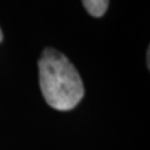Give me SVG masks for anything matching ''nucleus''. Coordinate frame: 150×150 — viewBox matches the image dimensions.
<instances>
[{
    "label": "nucleus",
    "instance_id": "obj_1",
    "mask_svg": "<svg viewBox=\"0 0 150 150\" xmlns=\"http://www.w3.org/2000/svg\"><path fill=\"white\" fill-rule=\"evenodd\" d=\"M39 84L48 105L55 110H71L81 101L85 89L73 63L59 50L44 49L39 62Z\"/></svg>",
    "mask_w": 150,
    "mask_h": 150
},
{
    "label": "nucleus",
    "instance_id": "obj_2",
    "mask_svg": "<svg viewBox=\"0 0 150 150\" xmlns=\"http://www.w3.org/2000/svg\"><path fill=\"white\" fill-rule=\"evenodd\" d=\"M86 11L94 18L103 16L108 10L109 0H81Z\"/></svg>",
    "mask_w": 150,
    "mask_h": 150
},
{
    "label": "nucleus",
    "instance_id": "obj_3",
    "mask_svg": "<svg viewBox=\"0 0 150 150\" xmlns=\"http://www.w3.org/2000/svg\"><path fill=\"white\" fill-rule=\"evenodd\" d=\"M3 41V31H1V29H0V43Z\"/></svg>",
    "mask_w": 150,
    "mask_h": 150
}]
</instances>
